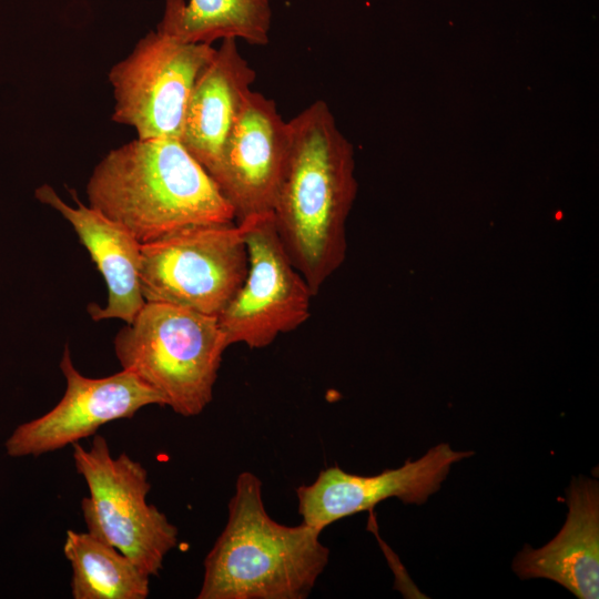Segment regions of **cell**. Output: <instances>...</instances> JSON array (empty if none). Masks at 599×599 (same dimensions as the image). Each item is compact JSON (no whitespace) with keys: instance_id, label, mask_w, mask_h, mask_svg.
<instances>
[{"instance_id":"1","label":"cell","mask_w":599,"mask_h":599,"mask_svg":"<svg viewBox=\"0 0 599 599\" xmlns=\"http://www.w3.org/2000/svg\"><path fill=\"white\" fill-rule=\"evenodd\" d=\"M288 128L290 159L272 217L315 296L345 256V221L355 195L353 149L323 100L290 120Z\"/></svg>"},{"instance_id":"2","label":"cell","mask_w":599,"mask_h":599,"mask_svg":"<svg viewBox=\"0 0 599 599\" xmlns=\"http://www.w3.org/2000/svg\"><path fill=\"white\" fill-rule=\"evenodd\" d=\"M89 206L141 244L193 225L231 224L230 203L179 139H135L108 152L87 184Z\"/></svg>"},{"instance_id":"3","label":"cell","mask_w":599,"mask_h":599,"mask_svg":"<svg viewBox=\"0 0 599 599\" xmlns=\"http://www.w3.org/2000/svg\"><path fill=\"white\" fill-rule=\"evenodd\" d=\"M321 531L272 519L262 481L241 473L226 525L204 559L197 599H304L328 564Z\"/></svg>"},{"instance_id":"4","label":"cell","mask_w":599,"mask_h":599,"mask_svg":"<svg viewBox=\"0 0 599 599\" xmlns=\"http://www.w3.org/2000/svg\"><path fill=\"white\" fill-rule=\"evenodd\" d=\"M227 347L216 316L160 302H145L114 338L122 369L183 417L200 415L212 402Z\"/></svg>"},{"instance_id":"5","label":"cell","mask_w":599,"mask_h":599,"mask_svg":"<svg viewBox=\"0 0 599 599\" xmlns=\"http://www.w3.org/2000/svg\"><path fill=\"white\" fill-rule=\"evenodd\" d=\"M75 470L89 488L81 500L88 532L115 547L150 577L158 576L177 545V528L154 505L148 470L128 454L111 455L106 439L94 434L89 449L72 444Z\"/></svg>"},{"instance_id":"6","label":"cell","mask_w":599,"mask_h":599,"mask_svg":"<svg viewBox=\"0 0 599 599\" xmlns=\"http://www.w3.org/2000/svg\"><path fill=\"white\" fill-rule=\"evenodd\" d=\"M243 223L193 225L141 245L145 302L216 316L242 285L248 255Z\"/></svg>"},{"instance_id":"7","label":"cell","mask_w":599,"mask_h":599,"mask_svg":"<svg viewBox=\"0 0 599 599\" xmlns=\"http://www.w3.org/2000/svg\"><path fill=\"white\" fill-rule=\"evenodd\" d=\"M214 52L212 44L149 32L109 71L112 120L133 128L138 139H180L190 93Z\"/></svg>"},{"instance_id":"8","label":"cell","mask_w":599,"mask_h":599,"mask_svg":"<svg viewBox=\"0 0 599 599\" xmlns=\"http://www.w3.org/2000/svg\"><path fill=\"white\" fill-rule=\"evenodd\" d=\"M240 223L245 226L248 267L217 322L229 346L264 348L309 318L314 294L282 244L272 213Z\"/></svg>"},{"instance_id":"9","label":"cell","mask_w":599,"mask_h":599,"mask_svg":"<svg viewBox=\"0 0 599 599\" xmlns=\"http://www.w3.org/2000/svg\"><path fill=\"white\" fill-rule=\"evenodd\" d=\"M60 369L65 392L47 414L19 425L4 443L10 457L40 456L93 436L113 420L132 418L149 405L164 406L162 397L134 374L122 369L90 378L74 367L65 345Z\"/></svg>"},{"instance_id":"10","label":"cell","mask_w":599,"mask_h":599,"mask_svg":"<svg viewBox=\"0 0 599 599\" xmlns=\"http://www.w3.org/2000/svg\"><path fill=\"white\" fill-rule=\"evenodd\" d=\"M290 149L288 121L283 120L274 100L251 89L211 174L237 223L272 213Z\"/></svg>"},{"instance_id":"11","label":"cell","mask_w":599,"mask_h":599,"mask_svg":"<svg viewBox=\"0 0 599 599\" xmlns=\"http://www.w3.org/2000/svg\"><path fill=\"white\" fill-rule=\"evenodd\" d=\"M474 451L455 450L447 443L432 447L420 458L373 476L349 474L338 466L319 471L309 485L296 488L302 521L323 531L331 524L397 498L404 504L423 505L439 490L453 465Z\"/></svg>"},{"instance_id":"12","label":"cell","mask_w":599,"mask_h":599,"mask_svg":"<svg viewBox=\"0 0 599 599\" xmlns=\"http://www.w3.org/2000/svg\"><path fill=\"white\" fill-rule=\"evenodd\" d=\"M568 512L545 546L525 545L512 561L520 579L552 580L579 599L599 597V484L579 476L566 491Z\"/></svg>"},{"instance_id":"13","label":"cell","mask_w":599,"mask_h":599,"mask_svg":"<svg viewBox=\"0 0 599 599\" xmlns=\"http://www.w3.org/2000/svg\"><path fill=\"white\" fill-rule=\"evenodd\" d=\"M255 79L236 39L226 38L195 80L179 140L210 176Z\"/></svg>"},{"instance_id":"14","label":"cell","mask_w":599,"mask_h":599,"mask_svg":"<svg viewBox=\"0 0 599 599\" xmlns=\"http://www.w3.org/2000/svg\"><path fill=\"white\" fill-rule=\"evenodd\" d=\"M35 197L59 212L73 227L102 274L108 287V304H91L94 321L119 318L130 324L145 304L140 284L141 243L122 225L98 210L65 203L49 184L35 191Z\"/></svg>"},{"instance_id":"15","label":"cell","mask_w":599,"mask_h":599,"mask_svg":"<svg viewBox=\"0 0 599 599\" xmlns=\"http://www.w3.org/2000/svg\"><path fill=\"white\" fill-rule=\"evenodd\" d=\"M272 16L271 0H164L156 29L189 43L234 38L265 45Z\"/></svg>"},{"instance_id":"16","label":"cell","mask_w":599,"mask_h":599,"mask_svg":"<svg viewBox=\"0 0 599 599\" xmlns=\"http://www.w3.org/2000/svg\"><path fill=\"white\" fill-rule=\"evenodd\" d=\"M63 554L74 599H145L150 576L115 547L91 534L67 531Z\"/></svg>"}]
</instances>
